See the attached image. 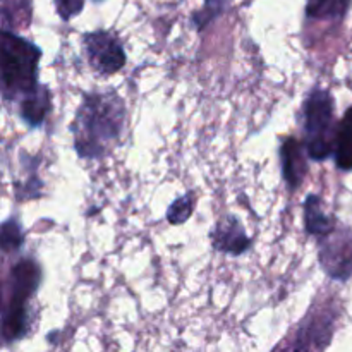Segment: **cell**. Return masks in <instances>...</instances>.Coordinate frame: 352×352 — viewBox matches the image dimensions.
<instances>
[{"instance_id": "1", "label": "cell", "mask_w": 352, "mask_h": 352, "mask_svg": "<svg viewBox=\"0 0 352 352\" xmlns=\"http://www.w3.org/2000/svg\"><path fill=\"white\" fill-rule=\"evenodd\" d=\"M126 126V103L116 91L86 93L78 107L71 133L76 153L100 160L119 144Z\"/></svg>"}, {"instance_id": "10", "label": "cell", "mask_w": 352, "mask_h": 352, "mask_svg": "<svg viewBox=\"0 0 352 352\" xmlns=\"http://www.w3.org/2000/svg\"><path fill=\"white\" fill-rule=\"evenodd\" d=\"M19 117L23 119V122L30 127H38L43 124V120L47 119L48 112H50L52 107V96L50 91L45 85H41L40 88L34 93L28 95L26 98L21 100L19 103Z\"/></svg>"}, {"instance_id": "15", "label": "cell", "mask_w": 352, "mask_h": 352, "mask_svg": "<svg viewBox=\"0 0 352 352\" xmlns=\"http://www.w3.org/2000/svg\"><path fill=\"white\" fill-rule=\"evenodd\" d=\"M2 250L6 251H17L24 243V234L23 227L17 222L16 219H9L2 223Z\"/></svg>"}, {"instance_id": "2", "label": "cell", "mask_w": 352, "mask_h": 352, "mask_svg": "<svg viewBox=\"0 0 352 352\" xmlns=\"http://www.w3.org/2000/svg\"><path fill=\"white\" fill-rule=\"evenodd\" d=\"M41 50L12 31H2L0 38V81L6 102H17L40 88L38 65Z\"/></svg>"}, {"instance_id": "8", "label": "cell", "mask_w": 352, "mask_h": 352, "mask_svg": "<svg viewBox=\"0 0 352 352\" xmlns=\"http://www.w3.org/2000/svg\"><path fill=\"white\" fill-rule=\"evenodd\" d=\"M212 243L213 248L220 253L239 256L250 250L253 241L251 237H248L243 223L236 217H227V219L220 220L215 229L212 230Z\"/></svg>"}, {"instance_id": "14", "label": "cell", "mask_w": 352, "mask_h": 352, "mask_svg": "<svg viewBox=\"0 0 352 352\" xmlns=\"http://www.w3.org/2000/svg\"><path fill=\"white\" fill-rule=\"evenodd\" d=\"M230 2H232V0H205V7L199 9L198 12L192 14V23H195V26L201 31L203 28L208 26L212 21H215L219 16H222Z\"/></svg>"}, {"instance_id": "5", "label": "cell", "mask_w": 352, "mask_h": 352, "mask_svg": "<svg viewBox=\"0 0 352 352\" xmlns=\"http://www.w3.org/2000/svg\"><path fill=\"white\" fill-rule=\"evenodd\" d=\"M320 265L333 280L344 282L352 275V230L337 223L336 229L318 239Z\"/></svg>"}, {"instance_id": "11", "label": "cell", "mask_w": 352, "mask_h": 352, "mask_svg": "<svg viewBox=\"0 0 352 352\" xmlns=\"http://www.w3.org/2000/svg\"><path fill=\"white\" fill-rule=\"evenodd\" d=\"M337 220L333 217L327 215L323 212V201L318 195H308L305 199V227L306 232L316 236L318 239L325 237L332 232L337 226Z\"/></svg>"}, {"instance_id": "3", "label": "cell", "mask_w": 352, "mask_h": 352, "mask_svg": "<svg viewBox=\"0 0 352 352\" xmlns=\"http://www.w3.org/2000/svg\"><path fill=\"white\" fill-rule=\"evenodd\" d=\"M41 284V268L31 258H21L12 267L7 282L2 313V336L6 342H16L30 329V301Z\"/></svg>"}, {"instance_id": "6", "label": "cell", "mask_w": 352, "mask_h": 352, "mask_svg": "<svg viewBox=\"0 0 352 352\" xmlns=\"http://www.w3.org/2000/svg\"><path fill=\"white\" fill-rule=\"evenodd\" d=\"M86 55L98 74L110 76L126 65V52L116 34L109 31H93L82 36Z\"/></svg>"}, {"instance_id": "17", "label": "cell", "mask_w": 352, "mask_h": 352, "mask_svg": "<svg viewBox=\"0 0 352 352\" xmlns=\"http://www.w3.org/2000/svg\"><path fill=\"white\" fill-rule=\"evenodd\" d=\"M55 7H57L58 16L64 21H69L81 12L85 0H55Z\"/></svg>"}, {"instance_id": "7", "label": "cell", "mask_w": 352, "mask_h": 352, "mask_svg": "<svg viewBox=\"0 0 352 352\" xmlns=\"http://www.w3.org/2000/svg\"><path fill=\"white\" fill-rule=\"evenodd\" d=\"M333 320H336V315L332 311L311 315L284 352H315L316 349L325 347L332 336Z\"/></svg>"}, {"instance_id": "4", "label": "cell", "mask_w": 352, "mask_h": 352, "mask_svg": "<svg viewBox=\"0 0 352 352\" xmlns=\"http://www.w3.org/2000/svg\"><path fill=\"white\" fill-rule=\"evenodd\" d=\"M336 100L329 89H311L302 103V144L311 160L323 162L336 151Z\"/></svg>"}, {"instance_id": "16", "label": "cell", "mask_w": 352, "mask_h": 352, "mask_svg": "<svg viewBox=\"0 0 352 352\" xmlns=\"http://www.w3.org/2000/svg\"><path fill=\"white\" fill-rule=\"evenodd\" d=\"M192 208H195V199H192V195H189L188 192V195L177 198L170 206H168L167 220L170 223H174V226H177V223H184L186 220L191 217Z\"/></svg>"}, {"instance_id": "12", "label": "cell", "mask_w": 352, "mask_h": 352, "mask_svg": "<svg viewBox=\"0 0 352 352\" xmlns=\"http://www.w3.org/2000/svg\"><path fill=\"white\" fill-rule=\"evenodd\" d=\"M333 158L340 170H352V107L347 109L344 117L337 126L336 151Z\"/></svg>"}, {"instance_id": "9", "label": "cell", "mask_w": 352, "mask_h": 352, "mask_svg": "<svg viewBox=\"0 0 352 352\" xmlns=\"http://www.w3.org/2000/svg\"><path fill=\"white\" fill-rule=\"evenodd\" d=\"M280 164L285 184L291 191H296L308 174L305 144L296 138H287L280 146Z\"/></svg>"}, {"instance_id": "13", "label": "cell", "mask_w": 352, "mask_h": 352, "mask_svg": "<svg viewBox=\"0 0 352 352\" xmlns=\"http://www.w3.org/2000/svg\"><path fill=\"white\" fill-rule=\"evenodd\" d=\"M352 0H306V16L318 21H340L349 12Z\"/></svg>"}]
</instances>
